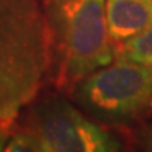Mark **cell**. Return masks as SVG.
Wrapping results in <instances>:
<instances>
[{"label":"cell","mask_w":152,"mask_h":152,"mask_svg":"<svg viewBox=\"0 0 152 152\" xmlns=\"http://www.w3.org/2000/svg\"><path fill=\"white\" fill-rule=\"evenodd\" d=\"M118 58L152 66V24L134 37L120 42Z\"/></svg>","instance_id":"6"},{"label":"cell","mask_w":152,"mask_h":152,"mask_svg":"<svg viewBox=\"0 0 152 152\" xmlns=\"http://www.w3.org/2000/svg\"><path fill=\"white\" fill-rule=\"evenodd\" d=\"M4 151H10V152L41 151V147H39V141H38L37 137L34 135L30 130H27V131H21V132L16 134L11 140H9L6 142Z\"/></svg>","instance_id":"7"},{"label":"cell","mask_w":152,"mask_h":152,"mask_svg":"<svg viewBox=\"0 0 152 152\" xmlns=\"http://www.w3.org/2000/svg\"><path fill=\"white\" fill-rule=\"evenodd\" d=\"M7 138H9V134L7 131L4 130V127L0 125V151H4L6 142H7Z\"/></svg>","instance_id":"8"},{"label":"cell","mask_w":152,"mask_h":152,"mask_svg":"<svg viewBox=\"0 0 152 152\" xmlns=\"http://www.w3.org/2000/svg\"><path fill=\"white\" fill-rule=\"evenodd\" d=\"M45 13L59 51L62 80L79 82L114 61L106 0H49Z\"/></svg>","instance_id":"2"},{"label":"cell","mask_w":152,"mask_h":152,"mask_svg":"<svg viewBox=\"0 0 152 152\" xmlns=\"http://www.w3.org/2000/svg\"><path fill=\"white\" fill-rule=\"evenodd\" d=\"M47 13L39 0H0V125L33 102L49 66Z\"/></svg>","instance_id":"1"},{"label":"cell","mask_w":152,"mask_h":152,"mask_svg":"<svg viewBox=\"0 0 152 152\" xmlns=\"http://www.w3.org/2000/svg\"><path fill=\"white\" fill-rule=\"evenodd\" d=\"M28 130L44 152H114L123 144L64 99H48L35 107Z\"/></svg>","instance_id":"4"},{"label":"cell","mask_w":152,"mask_h":152,"mask_svg":"<svg viewBox=\"0 0 152 152\" xmlns=\"http://www.w3.org/2000/svg\"><path fill=\"white\" fill-rule=\"evenodd\" d=\"M147 138H148V142H147V145H149V147H152V128L149 131H148V134H147Z\"/></svg>","instance_id":"9"},{"label":"cell","mask_w":152,"mask_h":152,"mask_svg":"<svg viewBox=\"0 0 152 152\" xmlns=\"http://www.w3.org/2000/svg\"><path fill=\"white\" fill-rule=\"evenodd\" d=\"M75 100L103 123L131 121L152 103V66L118 58L82 77Z\"/></svg>","instance_id":"3"},{"label":"cell","mask_w":152,"mask_h":152,"mask_svg":"<svg viewBox=\"0 0 152 152\" xmlns=\"http://www.w3.org/2000/svg\"><path fill=\"white\" fill-rule=\"evenodd\" d=\"M106 20L111 39L124 42L152 24V0H106Z\"/></svg>","instance_id":"5"}]
</instances>
